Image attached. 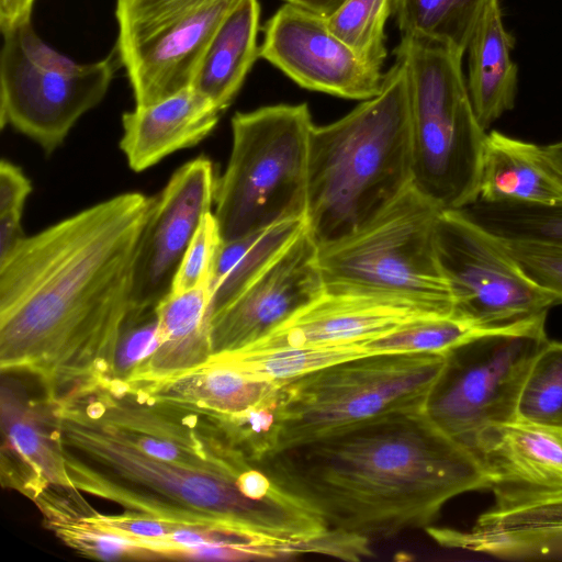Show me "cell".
Segmentation results:
<instances>
[{
    "mask_svg": "<svg viewBox=\"0 0 562 562\" xmlns=\"http://www.w3.org/2000/svg\"><path fill=\"white\" fill-rule=\"evenodd\" d=\"M47 406L68 490L232 544L262 532L305 537L325 529L322 518L295 495L252 498L247 477L256 463L191 412L132 400L101 416L76 395Z\"/></svg>",
    "mask_w": 562,
    "mask_h": 562,
    "instance_id": "6da1fadb",
    "label": "cell"
},
{
    "mask_svg": "<svg viewBox=\"0 0 562 562\" xmlns=\"http://www.w3.org/2000/svg\"><path fill=\"white\" fill-rule=\"evenodd\" d=\"M153 196L125 192L25 236L0 261V368L46 404L114 376Z\"/></svg>",
    "mask_w": 562,
    "mask_h": 562,
    "instance_id": "7a4b0ae2",
    "label": "cell"
},
{
    "mask_svg": "<svg viewBox=\"0 0 562 562\" xmlns=\"http://www.w3.org/2000/svg\"><path fill=\"white\" fill-rule=\"evenodd\" d=\"M260 464L329 529L370 541L426 529L448 501L490 486L476 456L425 409L386 414Z\"/></svg>",
    "mask_w": 562,
    "mask_h": 562,
    "instance_id": "3957f363",
    "label": "cell"
},
{
    "mask_svg": "<svg viewBox=\"0 0 562 562\" xmlns=\"http://www.w3.org/2000/svg\"><path fill=\"white\" fill-rule=\"evenodd\" d=\"M412 183L407 75L396 59L380 93L333 123L312 126L306 227L318 246L340 240L369 225Z\"/></svg>",
    "mask_w": 562,
    "mask_h": 562,
    "instance_id": "277c9868",
    "label": "cell"
},
{
    "mask_svg": "<svg viewBox=\"0 0 562 562\" xmlns=\"http://www.w3.org/2000/svg\"><path fill=\"white\" fill-rule=\"evenodd\" d=\"M394 55L407 75L413 187L440 210L479 199L485 130L462 71V55L440 44L401 36Z\"/></svg>",
    "mask_w": 562,
    "mask_h": 562,
    "instance_id": "5b68a950",
    "label": "cell"
},
{
    "mask_svg": "<svg viewBox=\"0 0 562 562\" xmlns=\"http://www.w3.org/2000/svg\"><path fill=\"white\" fill-rule=\"evenodd\" d=\"M313 125L306 103L234 114L231 155L217 178L213 212L222 241L305 218Z\"/></svg>",
    "mask_w": 562,
    "mask_h": 562,
    "instance_id": "8992f818",
    "label": "cell"
},
{
    "mask_svg": "<svg viewBox=\"0 0 562 562\" xmlns=\"http://www.w3.org/2000/svg\"><path fill=\"white\" fill-rule=\"evenodd\" d=\"M441 211L412 184L362 229L318 246L325 291L398 299L452 314L437 248Z\"/></svg>",
    "mask_w": 562,
    "mask_h": 562,
    "instance_id": "52a82bcc",
    "label": "cell"
},
{
    "mask_svg": "<svg viewBox=\"0 0 562 562\" xmlns=\"http://www.w3.org/2000/svg\"><path fill=\"white\" fill-rule=\"evenodd\" d=\"M446 362L447 355L373 353L281 384L274 453L386 414L425 409Z\"/></svg>",
    "mask_w": 562,
    "mask_h": 562,
    "instance_id": "ba28073f",
    "label": "cell"
},
{
    "mask_svg": "<svg viewBox=\"0 0 562 562\" xmlns=\"http://www.w3.org/2000/svg\"><path fill=\"white\" fill-rule=\"evenodd\" d=\"M0 125L35 142L45 154L63 145L78 120L105 97L121 67L114 49L77 63L46 44L31 20L2 31Z\"/></svg>",
    "mask_w": 562,
    "mask_h": 562,
    "instance_id": "9c48e42d",
    "label": "cell"
},
{
    "mask_svg": "<svg viewBox=\"0 0 562 562\" xmlns=\"http://www.w3.org/2000/svg\"><path fill=\"white\" fill-rule=\"evenodd\" d=\"M546 318L485 330L448 352L426 404L429 418L470 450L486 427L515 420L532 361L549 341Z\"/></svg>",
    "mask_w": 562,
    "mask_h": 562,
    "instance_id": "30bf717a",
    "label": "cell"
},
{
    "mask_svg": "<svg viewBox=\"0 0 562 562\" xmlns=\"http://www.w3.org/2000/svg\"><path fill=\"white\" fill-rule=\"evenodd\" d=\"M240 0H117L115 45L135 106L191 86L215 32Z\"/></svg>",
    "mask_w": 562,
    "mask_h": 562,
    "instance_id": "8fae6325",
    "label": "cell"
},
{
    "mask_svg": "<svg viewBox=\"0 0 562 562\" xmlns=\"http://www.w3.org/2000/svg\"><path fill=\"white\" fill-rule=\"evenodd\" d=\"M437 248L453 296V313L481 329L509 326L558 304L509 254L499 237L461 210L441 211Z\"/></svg>",
    "mask_w": 562,
    "mask_h": 562,
    "instance_id": "7c38bea8",
    "label": "cell"
},
{
    "mask_svg": "<svg viewBox=\"0 0 562 562\" xmlns=\"http://www.w3.org/2000/svg\"><path fill=\"white\" fill-rule=\"evenodd\" d=\"M259 58L305 89L345 99H371L384 80L382 68L336 36L325 16L288 2L267 21Z\"/></svg>",
    "mask_w": 562,
    "mask_h": 562,
    "instance_id": "4fadbf2b",
    "label": "cell"
},
{
    "mask_svg": "<svg viewBox=\"0 0 562 562\" xmlns=\"http://www.w3.org/2000/svg\"><path fill=\"white\" fill-rule=\"evenodd\" d=\"M216 182L213 162L199 156L178 168L159 194L153 196L135 258L134 311L154 310L169 295L201 220L212 212Z\"/></svg>",
    "mask_w": 562,
    "mask_h": 562,
    "instance_id": "5bb4252c",
    "label": "cell"
},
{
    "mask_svg": "<svg viewBox=\"0 0 562 562\" xmlns=\"http://www.w3.org/2000/svg\"><path fill=\"white\" fill-rule=\"evenodd\" d=\"M324 291L318 245L305 225L241 293L212 315L213 356L255 345Z\"/></svg>",
    "mask_w": 562,
    "mask_h": 562,
    "instance_id": "9a60e30c",
    "label": "cell"
},
{
    "mask_svg": "<svg viewBox=\"0 0 562 562\" xmlns=\"http://www.w3.org/2000/svg\"><path fill=\"white\" fill-rule=\"evenodd\" d=\"M470 530L426 528L438 544L508 560L562 559V488L507 493Z\"/></svg>",
    "mask_w": 562,
    "mask_h": 562,
    "instance_id": "2e32d148",
    "label": "cell"
},
{
    "mask_svg": "<svg viewBox=\"0 0 562 562\" xmlns=\"http://www.w3.org/2000/svg\"><path fill=\"white\" fill-rule=\"evenodd\" d=\"M428 316L440 315L404 300L324 291L314 302L244 350L362 344L404 323Z\"/></svg>",
    "mask_w": 562,
    "mask_h": 562,
    "instance_id": "e0dca14e",
    "label": "cell"
},
{
    "mask_svg": "<svg viewBox=\"0 0 562 562\" xmlns=\"http://www.w3.org/2000/svg\"><path fill=\"white\" fill-rule=\"evenodd\" d=\"M471 450L494 495L562 488V427L519 419L492 425Z\"/></svg>",
    "mask_w": 562,
    "mask_h": 562,
    "instance_id": "ac0fdd59",
    "label": "cell"
},
{
    "mask_svg": "<svg viewBox=\"0 0 562 562\" xmlns=\"http://www.w3.org/2000/svg\"><path fill=\"white\" fill-rule=\"evenodd\" d=\"M155 311V348L121 376L133 387L169 381L202 366L213 356L209 286L170 293Z\"/></svg>",
    "mask_w": 562,
    "mask_h": 562,
    "instance_id": "d6986e66",
    "label": "cell"
},
{
    "mask_svg": "<svg viewBox=\"0 0 562 562\" xmlns=\"http://www.w3.org/2000/svg\"><path fill=\"white\" fill-rule=\"evenodd\" d=\"M221 111L191 86L122 115L120 148L128 167L144 171L168 155L195 146L215 128Z\"/></svg>",
    "mask_w": 562,
    "mask_h": 562,
    "instance_id": "ffe728a7",
    "label": "cell"
},
{
    "mask_svg": "<svg viewBox=\"0 0 562 562\" xmlns=\"http://www.w3.org/2000/svg\"><path fill=\"white\" fill-rule=\"evenodd\" d=\"M477 200L562 204V176L544 146L492 131L484 140Z\"/></svg>",
    "mask_w": 562,
    "mask_h": 562,
    "instance_id": "44dd1931",
    "label": "cell"
},
{
    "mask_svg": "<svg viewBox=\"0 0 562 562\" xmlns=\"http://www.w3.org/2000/svg\"><path fill=\"white\" fill-rule=\"evenodd\" d=\"M280 386L281 384L257 376L222 356H212L202 366L169 381L150 386L128 387L206 414L236 416L271 402Z\"/></svg>",
    "mask_w": 562,
    "mask_h": 562,
    "instance_id": "7402d4cb",
    "label": "cell"
},
{
    "mask_svg": "<svg viewBox=\"0 0 562 562\" xmlns=\"http://www.w3.org/2000/svg\"><path fill=\"white\" fill-rule=\"evenodd\" d=\"M515 41L503 23L499 0H492L469 42L467 87L480 125L486 131L515 105L518 69Z\"/></svg>",
    "mask_w": 562,
    "mask_h": 562,
    "instance_id": "603a6c76",
    "label": "cell"
},
{
    "mask_svg": "<svg viewBox=\"0 0 562 562\" xmlns=\"http://www.w3.org/2000/svg\"><path fill=\"white\" fill-rule=\"evenodd\" d=\"M259 1L240 0L215 32L194 75L191 87L221 112L231 105L259 58Z\"/></svg>",
    "mask_w": 562,
    "mask_h": 562,
    "instance_id": "cb8c5ba5",
    "label": "cell"
},
{
    "mask_svg": "<svg viewBox=\"0 0 562 562\" xmlns=\"http://www.w3.org/2000/svg\"><path fill=\"white\" fill-rule=\"evenodd\" d=\"M2 431L9 452L21 472L19 490L29 497L46 487L68 488L61 456L54 442L47 418L23 404L10 391L2 392Z\"/></svg>",
    "mask_w": 562,
    "mask_h": 562,
    "instance_id": "d4e9b609",
    "label": "cell"
},
{
    "mask_svg": "<svg viewBox=\"0 0 562 562\" xmlns=\"http://www.w3.org/2000/svg\"><path fill=\"white\" fill-rule=\"evenodd\" d=\"M305 225V218H291L237 239L222 241L209 284L212 315L241 293Z\"/></svg>",
    "mask_w": 562,
    "mask_h": 562,
    "instance_id": "484cf974",
    "label": "cell"
},
{
    "mask_svg": "<svg viewBox=\"0 0 562 562\" xmlns=\"http://www.w3.org/2000/svg\"><path fill=\"white\" fill-rule=\"evenodd\" d=\"M492 0H394L401 36L434 42L460 55Z\"/></svg>",
    "mask_w": 562,
    "mask_h": 562,
    "instance_id": "4316f807",
    "label": "cell"
},
{
    "mask_svg": "<svg viewBox=\"0 0 562 562\" xmlns=\"http://www.w3.org/2000/svg\"><path fill=\"white\" fill-rule=\"evenodd\" d=\"M461 211L504 240L535 241L562 248V204L476 200Z\"/></svg>",
    "mask_w": 562,
    "mask_h": 562,
    "instance_id": "83f0119b",
    "label": "cell"
},
{
    "mask_svg": "<svg viewBox=\"0 0 562 562\" xmlns=\"http://www.w3.org/2000/svg\"><path fill=\"white\" fill-rule=\"evenodd\" d=\"M367 353L361 344L281 347L218 355L262 379L283 384Z\"/></svg>",
    "mask_w": 562,
    "mask_h": 562,
    "instance_id": "f1b7e54d",
    "label": "cell"
},
{
    "mask_svg": "<svg viewBox=\"0 0 562 562\" xmlns=\"http://www.w3.org/2000/svg\"><path fill=\"white\" fill-rule=\"evenodd\" d=\"M485 330L488 329H481L452 313L409 321L382 336L362 342L361 347L370 355H447Z\"/></svg>",
    "mask_w": 562,
    "mask_h": 562,
    "instance_id": "f546056e",
    "label": "cell"
},
{
    "mask_svg": "<svg viewBox=\"0 0 562 562\" xmlns=\"http://www.w3.org/2000/svg\"><path fill=\"white\" fill-rule=\"evenodd\" d=\"M394 0H346L326 16L329 30L366 61L383 67L385 23Z\"/></svg>",
    "mask_w": 562,
    "mask_h": 562,
    "instance_id": "4dcf8cb0",
    "label": "cell"
},
{
    "mask_svg": "<svg viewBox=\"0 0 562 562\" xmlns=\"http://www.w3.org/2000/svg\"><path fill=\"white\" fill-rule=\"evenodd\" d=\"M516 419L562 427V341L549 340L532 361Z\"/></svg>",
    "mask_w": 562,
    "mask_h": 562,
    "instance_id": "1f68e13d",
    "label": "cell"
},
{
    "mask_svg": "<svg viewBox=\"0 0 562 562\" xmlns=\"http://www.w3.org/2000/svg\"><path fill=\"white\" fill-rule=\"evenodd\" d=\"M221 243L216 218L213 212H209L201 220L180 261L170 293L209 286Z\"/></svg>",
    "mask_w": 562,
    "mask_h": 562,
    "instance_id": "d6a6232c",
    "label": "cell"
},
{
    "mask_svg": "<svg viewBox=\"0 0 562 562\" xmlns=\"http://www.w3.org/2000/svg\"><path fill=\"white\" fill-rule=\"evenodd\" d=\"M504 243L524 271L553 295L558 304L562 303V248L535 241Z\"/></svg>",
    "mask_w": 562,
    "mask_h": 562,
    "instance_id": "836d02e7",
    "label": "cell"
},
{
    "mask_svg": "<svg viewBox=\"0 0 562 562\" xmlns=\"http://www.w3.org/2000/svg\"><path fill=\"white\" fill-rule=\"evenodd\" d=\"M32 184L20 167L9 160L0 162V215L22 213Z\"/></svg>",
    "mask_w": 562,
    "mask_h": 562,
    "instance_id": "e575fe53",
    "label": "cell"
},
{
    "mask_svg": "<svg viewBox=\"0 0 562 562\" xmlns=\"http://www.w3.org/2000/svg\"><path fill=\"white\" fill-rule=\"evenodd\" d=\"M21 218L22 213L0 215V261L5 259L25 237Z\"/></svg>",
    "mask_w": 562,
    "mask_h": 562,
    "instance_id": "d590c367",
    "label": "cell"
},
{
    "mask_svg": "<svg viewBox=\"0 0 562 562\" xmlns=\"http://www.w3.org/2000/svg\"><path fill=\"white\" fill-rule=\"evenodd\" d=\"M35 0H0V29L5 31L31 20Z\"/></svg>",
    "mask_w": 562,
    "mask_h": 562,
    "instance_id": "8d00e7d4",
    "label": "cell"
},
{
    "mask_svg": "<svg viewBox=\"0 0 562 562\" xmlns=\"http://www.w3.org/2000/svg\"><path fill=\"white\" fill-rule=\"evenodd\" d=\"M284 1L326 18V16L330 15L335 10H337L346 0H284Z\"/></svg>",
    "mask_w": 562,
    "mask_h": 562,
    "instance_id": "74e56055",
    "label": "cell"
},
{
    "mask_svg": "<svg viewBox=\"0 0 562 562\" xmlns=\"http://www.w3.org/2000/svg\"><path fill=\"white\" fill-rule=\"evenodd\" d=\"M544 149L551 162L562 176V139L544 146Z\"/></svg>",
    "mask_w": 562,
    "mask_h": 562,
    "instance_id": "f35d334b",
    "label": "cell"
}]
</instances>
